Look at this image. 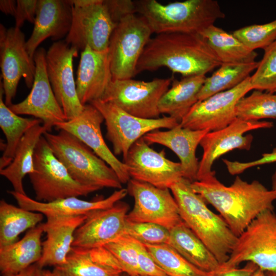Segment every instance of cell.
<instances>
[{"instance_id": "obj_7", "label": "cell", "mask_w": 276, "mask_h": 276, "mask_svg": "<svg viewBox=\"0 0 276 276\" xmlns=\"http://www.w3.org/2000/svg\"><path fill=\"white\" fill-rule=\"evenodd\" d=\"M251 262L265 272L276 273V214L273 210L259 215L238 237L224 268Z\"/></svg>"}, {"instance_id": "obj_10", "label": "cell", "mask_w": 276, "mask_h": 276, "mask_svg": "<svg viewBox=\"0 0 276 276\" xmlns=\"http://www.w3.org/2000/svg\"><path fill=\"white\" fill-rule=\"evenodd\" d=\"M173 80V78H155L148 82L133 79L112 80L100 100L112 103L137 117L159 118L158 103Z\"/></svg>"}, {"instance_id": "obj_23", "label": "cell", "mask_w": 276, "mask_h": 276, "mask_svg": "<svg viewBox=\"0 0 276 276\" xmlns=\"http://www.w3.org/2000/svg\"><path fill=\"white\" fill-rule=\"evenodd\" d=\"M20 208L25 210L39 212L46 217L54 216L71 217L87 215L95 211L110 208L128 194L127 189L116 190L105 198L86 201L77 197H70L49 202H43L33 199L27 195L14 191H8Z\"/></svg>"}, {"instance_id": "obj_53", "label": "cell", "mask_w": 276, "mask_h": 276, "mask_svg": "<svg viewBox=\"0 0 276 276\" xmlns=\"http://www.w3.org/2000/svg\"><path fill=\"white\" fill-rule=\"evenodd\" d=\"M275 94L276 95V92L275 93Z\"/></svg>"}, {"instance_id": "obj_50", "label": "cell", "mask_w": 276, "mask_h": 276, "mask_svg": "<svg viewBox=\"0 0 276 276\" xmlns=\"http://www.w3.org/2000/svg\"><path fill=\"white\" fill-rule=\"evenodd\" d=\"M272 190L276 192V170L271 177Z\"/></svg>"}, {"instance_id": "obj_16", "label": "cell", "mask_w": 276, "mask_h": 276, "mask_svg": "<svg viewBox=\"0 0 276 276\" xmlns=\"http://www.w3.org/2000/svg\"><path fill=\"white\" fill-rule=\"evenodd\" d=\"M72 22L65 41L82 51L88 45L97 51L108 50L117 25L111 19L103 0L84 6H71Z\"/></svg>"}, {"instance_id": "obj_12", "label": "cell", "mask_w": 276, "mask_h": 276, "mask_svg": "<svg viewBox=\"0 0 276 276\" xmlns=\"http://www.w3.org/2000/svg\"><path fill=\"white\" fill-rule=\"evenodd\" d=\"M26 44L25 34L19 28L8 29L0 24V66L7 106L12 104L21 77L28 88L32 87L33 83L35 65Z\"/></svg>"}, {"instance_id": "obj_39", "label": "cell", "mask_w": 276, "mask_h": 276, "mask_svg": "<svg viewBox=\"0 0 276 276\" xmlns=\"http://www.w3.org/2000/svg\"><path fill=\"white\" fill-rule=\"evenodd\" d=\"M144 244H168L170 230L150 222H135L126 220L124 234Z\"/></svg>"}, {"instance_id": "obj_34", "label": "cell", "mask_w": 276, "mask_h": 276, "mask_svg": "<svg viewBox=\"0 0 276 276\" xmlns=\"http://www.w3.org/2000/svg\"><path fill=\"white\" fill-rule=\"evenodd\" d=\"M59 276H121L122 273L98 263L88 249L72 247L66 262L53 269Z\"/></svg>"}, {"instance_id": "obj_21", "label": "cell", "mask_w": 276, "mask_h": 276, "mask_svg": "<svg viewBox=\"0 0 276 276\" xmlns=\"http://www.w3.org/2000/svg\"><path fill=\"white\" fill-rule=\"evenodd\" d=\"M72 22V8L68 0H38L32 33L26 41V49L34 60L38 47L51 38L59 41L68 34Z\"/></svg>"}, {"instance_id": "obj_8", "label": "cell", "mask_w": 276, "mask_h": 276, "mask_svg": "<svg viewBox=\"0 0 276 276\" xmlns=\"http://www.w3.org/2000/svg\"><path fill=\"white\" fill-rule=\"evenodd\" d=\"M153 32L146 19L136 14L122 20L110 38L108 51L112 80L132 79Z\"/></svg>"}, {"instance_id": "obj_30", "label": "cell", "mask_w": 276, "mask_h": 276, "mask_svg": "<svg viewBox=\"0 0 276 276\" xmlns=\"http://www.w3.org/2000/svg\"><path fill=\"white\" fill-rule=\"evenodd\" d=\"M0 83V127L6 139L5 148L0 159L2 170L12 162L17 147L26 132L42 121L36 118H22L13 112L3 100L4 90L1 80Z\"/></svg>"}, {"instance_id": "obj_15", "label": "cell", "mask_w": 276, "mask_h": 276, "mask_svg": "<svg viewBox=\"0 0 276 276\" xmlns=\"http://www.w3.org/2000/svg\"><path fill=\"white\" fill-rule=\"evenodd\" d=\"M164 149L157 152L143 137L130 148L123 158L131 179L160 188H170L183 177L181 164L167 158Z\"/></svg>"}, {"instance_id": "obj_4", "label": "cell", "mask_w": 276, "mask_h": 276, "mask_svg": "<svg viewBox=\"0 0 276 276\" xmlns=\"http://www.w3.org/2000/svg\"><path fill=\"white\" fill-rule=\"evenodd\" d=\"M136 13L153 33L200 34L225 15L216 0H187L164 5L156 0L135 1Z\"/></svg>"}, {"instance_id": "obj_19", "label": "cell", "mask_w": 276, "mask_h": 276, "mask_svg": "<svg viewBox=\"0 0 276 276\" xmlns=\"http://www.w3.org/2000/svg\"><path fill=\"white\" fill-rule=\"evenodd\" d=\"M104 121L98 109L88 103L78 116L57 123L55 127L78 137L114 170L122 184L127 183L131 178L125 165L110 150L103 136L101 124Z\"/></svg>"}, {"instance_id": "obj_40", "label": "cell", "mask_w": 276, "mask_h": 276, "mask_svg": "<svg viewBox=\"0 0 276 276\" xmlns=\"http://www.w3.org/2000/svg\"><path fill=\"white\" fill-rule=\"evenodd\" d=\"M117 259L129 276L140 274L135 240L123 235L104 246Z\"/></svg>"}, {"instance_id": "obj_35", "label": "cell", "mask_w": 276, "mask_h": 276, "mask_svg": "<svg viewBox=\"0 0 276 276\" xmlns=\"http://www.w3.org/2000/svg\"><path fill=\"white\" fill-rule=\"evenodd\" d=\"M151 257L168 276H212V272L195 267L168 244H144Z\"/></svg>"}, {"instance_id": "obj_6", "label": "cell", "mask_w": 276, "mask_h": 276, "mask_svg": "<svg viewBox=\"0 0 276 276\" xmlns=\"http://www.w3.org/2000/svg\"><path fill=\"white\" fill-rule=\"evenodd\" d=\"M33 172L29 174L35 200L49 202L70 197L86 196L101 189L80 183L70 175L41 136L34 154Z\"/></svg>"}, {"instance_id": "obj_31", "label": "cell", "mask_w": 276, "mask_h": 276, "mask_svg": "<svg viewBox=\"0 0 276 276\" xmlns=\"http://www.w3.org/2000/svg\"><path fill=\"white\" fill-rule=\"evenodd\" d=\"M43 215L0 201V247L18 240L19 236L41 223Z\"/></svg>"}, {"instance_id": "obj_17", "label": "cell", "mask_w": 276, "mask_h": 276, "mask_svg": "<svg viewBox=\"0 0 276 276\" xmlns=\"http://www.w3.org/2000/svg\"><path fill=\"white\" fill-rule=\"evenodd\" d=\"M271 122L245 120L237 118L220 130L208 132L201 140L203 150L199 163L197 180H201L215 173L212 169L214 162L222 155L234 149L249 150L253 140L251 134L244 135L251 130L270 128Z\"/></svg>"}, {"instance_id": "obj_25", "label": "cell", "mask_w": 276, "mask_h": 276, "mask_svg": "<svg viewBox=\"0 0 276 276\" xmlns=\"http://www.w3.org/2000/svg\"><path fill=\"white\" fill-rule=\"evenodd\" d=\"M47 218L43 223L46 239L42 242V256L36 263L41 268L58 266L66 262L67 257L73 247L74 234L84 222L87 215Z\"/></svg>"}, {"instance_id": "obj_28", "label": "cell", "mask_w": 276, "mask_h": 276, "mask_svg": "<svg viewBox=\"0 0 276 276\" xmlns=\"http://www.w3.org/2000/svg\"><path fill=\"white\" fill-rule=\"evenodd\" d=\"M168 245L203 271L214 272L220 266L213 253L183 221L170 230Z\"/></svg>"}, {"instance_id": "obj_32", "label": "cell", "mask_w": 276, "mask_h": 276, "mask_svg": "<svg viewBox=\"0 0 276 276\" xmlns=\"http://www.w3.org/2000/svg\"><path fill=\"white\" fill-rule=\"evenodd\" d=\"M200 34L208 40L222 63H246L255 61L258 53L253 51L233 34L214 25Z\"/></svg>"}, {"instance_id": "obj_9", "label": "cell", "mask_w": 276, "mask_h": 276, "mask_svg": "<svg viewBox=\"0 0 276 276\" xmlns=\"http://www.w3.org/2000/svg\"><path fill=\"white\" fill-rule=\"evenodd\" d=\"M102 114L106 127L107 139L115 155L124 158L131 146L147 133L160 128L172 129L179 124L175 119L166 116L144 119L131 115L114 104L100 100L91 102Z\"/></svg>"}, {"instance_id": "obj_42", "label": "cell", "mask_w": 276, "mask_h": 276, "mask_svg": "<svg viewBox=\"0 0 276 276\" xmlns=\"http://www.w3.org/2000/svg\"><path fill=\"white\" fill-rule=\"evenodd\" d=\"M112 21L117 25L125 17L136 13L135 1L131 0H103Z\"/></svg>"}, {"instance_id": "obj_3", "label": "cell", "mask_w": 276, "mask_h": 276, "mask_svg": "<svg viewBox=\"0 0 276 276\" xmlns=\"http://www.w3.org/2000/svg\"><path fill=\"white\" fill-rule=\"evenodd\" d=\"M190 180L182 178L170 188L182 221L204 243L220 265L229 258L237 240L224 219L213 212L194 192Z\"/></svg>"}, {"instance_id": "obj_49", "label": "cell", "mask_w": 276, "mask_h": 276, "mask_svg": "<svg viewBox=\"0 0 276 276\" xmlns=\"http://www.w3.org/2000/svg\"><path fill=\"white\" fill-rule=\"evenodd\" d=\"M251 276H266L265 272L258 268Z\"/></svg>"}, {"instance_id": "obj_26", "label": "cell", "mask_w": 276, "mask_h": 276, "mask_svg": "<svg viewBox=\"0 0 276 276\" xmlns=\"http://www.w3.org/2000/svg\"><path fill=\"white\" fill-rule=\"evenodd\" d=\"M43 233V223H40L28 230L20 240L0 247L2 275L18 273L40 260L42 252Z\"/></svg>"}, {"instance_id": "obj_45", "label": "cell", "mask_w": 276, "mask_h": 276, "mask_svg": "<svg viewBox=\"0 0 276 276\" xmlns=\"http://www.w3.org/2000/svg\"><path fill=\"white\" fill-rule=\"evenodd\" d=\"M258 268L255 264L251 262H247L242 268H224L220 266L217 270L212 272V276H251Z\"/></svg>"}, {"instance_id": "obj_1", "label": "cell", "mask_w": 276, "mask_h": 276, "mask_svg": "<svg viewBox=\"0 0 276 276\" xmlns=\"http://www.w3.org/2000/svg\"><path fill=\"white\" fill-rule=\"evenodd\" d=\"M195 192L220 213L233 233L238 237L261 213L273 210L276 192L258 180L248 182L236 176L226 186L213 174L191 182Z\"/></svg>"}, {"instance_id": "obj_41", "label": "cell", "mask_w": 276, "mask_h": 276, "mask_svg": "<svg viewBox=\"0 0 276 276\" xmlns=\"http://www.w3.org/2000/svg\"><path fill=\"white\" fill-rule=\"evenodd\" d=\"M135 244L140 274L148 276H168L156 263L144 244L136 240Z\"/></svg>"}, {"instance_id": "obj_44", "label": "cell", "mask_w": 276, "mask_h": 276, "mask_svg": "<svg viewBox=\"0 0 276 276\" xmlns=\"http://www.w3.org/2000/svg\"><path fill=\"white\" fill-rule=\"evenodd\" d=\"M38 0H17L15 15V26L20 28L25 21L34 23Z\"/></svg>"}, {"instance_id": "obj_18", "label": "cell", "mask_w": 276, "mask_h": 276, "mask_svg": "<svg viewBox=\"0 0 276 276\" xmlns=\"http://www.w3.org/2000/svg\"><path fill=\"white\" fill-rule=\"evenodd\" d=\"M45 49L38 48L34 56L35 71L30 94L21 102L8 106L15 113L40 120L50 132L57 123L67 121L53 92L46 69Z\"/></svg>"}, {"instance_id": "obj_22", "label": "cell", "mask_w": 276, "mask_h": 276, "mask_svg": "<svg viewBox=\"0 0 276 276\" xmlns=\"http://www.w3.org/2000/svg\"><path fill=\"white\" fill-rule=\"evenodd\" d=\"M112 80L108 50L97 51L87 45L81 53L76 80L81 103L101 100Z\"/></svg>"}, {"instance_id": "obj_29", "label": "cell", "mask_w": 276, "mask_h": 276, "mask_svg": "<svg viewBox=\"0 0 276 276\" xmlns=\"http://www.w3.org/2000/svg\"><path fill=\"white\" fill-rule=\"evenodd\" d=\"M47 131L49 132L48 129L40 124L28 130L21 139L11 164L0 170V174L11 183L15 192L26 195L23 179L27 174L33 172L35 148L40 137Z\"/></svg>"}, {"instance_id": "obj_46", "label": "cell", "mask_w": 276, "mask_h": 276, "mask_svg": "<svg viewBox=\"0 0 276 276\" xmlns=\"http://www.w3.org/2000/svg\"><path fill=\"white\" fill-rule=\"evenodd\" d=\"M17 2L14 0H1L0 10L6 15L14 17L16 9Z\"/></svg>"}, {"instance_id": "obj_36", "label": "cell", "mask_w": 276, "mask_h": 276, "mask_svg": "<svg viewBox=\"0 0 276 276\" xmlns=\"http://www.w3.org/2000/svg\"><path fill=\"white\" fill-rule=\"evenodd\" d=\"M236 112L237 118L245 120L276 119V95L255 90L240 100Z\"/></svg>"}, {"instance_id": "obj_48", "label": "cell", "mask_w": 276, "mask_h": 276, "mask_svg": "<svg viewBox=\"0 0 276 276\" xmlns=\"http://www.w3.org/2000/svg\"><path fill=\"white\" fill-rule=\"evenodd\" d=\"M35 276H59V275L54 270L53 271H51L48 269H45L44 268H39L37 266V268L35 272Z\"/></svg>"}, {"instance_id": "obj_20", "label": "cell", "mask_w": 276, "mask_h": 276, "mask_svg": "<svg viewBox=\"0 0 276 276\" xmlns=\"http://www.w3.org/2000/svg\"><path fill=\"white\" fill-rule=\"evenodd\" d=\"M129 205L119 201L113 206L87 215L74 234L73 247H104L124 234Z\"/></svg>"}, {"instance_id": "obj_43", "label": "cell", "mask_w": 276, "mask_h": 276, "mask_svg": "<svg viewBox=\"0 0 276 276\" xmlns=\"http://www.w3.org/2000/svg\"><path fill=\"white\" fill-rule=\"evenodd\" d=\"M222 160L228 172L233 175H237L254 167L276 163V148H273L271 152L263 153L260 158L251 162H240L226 159H223Z\"/></svg>"}, {"instance_id": "obj_52", "label": "cell", "mask_w": 276, "mask_h": 276, "mask_svg": "<svg viewBox=\"0 0 276 276\" xmlns=\"http://www.w3.org/2000/svg\"><path fill=\"white\" fill-rule=\"evenodd\" d=\"M132 276H148V275L137 274V275H132Z\"/></svg>"}, {"instance_id": "obj_24", "label": "cell", "mask_w": 276, "mask_h": 276, "mask_svg": "<svg viewBox=\"0 0 276 276\" xmlns=\"http://www.w3.org/2000/svg\"><path fill=\"white\" fill-rule=\"evenodd\" d=\"M209 131L192 130L179 124L166 131H152L145 134L143 138L149 145L158 144L173 151L180 160L183 178L192 182L197 180L199 168L196 149Z\"/></svg>"}, {"instance_id": "obj_33", "label": "cell", "mask_w": 276, "mask_h": 276, "mask_svg": "<svg viewBox=\"0 0 276 276\" xmlns=\"http://www.w3.org/2000/svg\"><path fill=\"white\" fill-rule=\"evenodd\" d=\"M259 64V61H256L246 63H222L211 76L206 78L198 94V101L237 86L250 76Z\"/></svg>"}, {"instance_id": "obj_5", "label": "cell", "mask_w": 276, "mask_h": 276, "mask_svg": "<svg viewBox=\"0 0 276 276\" xmlns=\"http://www.w3.org/2000/svg\"><path fill=\"white\" fill-rule=\"evenodd\" d=\"M55 155L72 177L83 185L121 189L122 183L114 170L78 137L63 130L43 135Z\"/></svg>"}, {"instance_id": "obj_47", "label": "cell", "mask_w": 276, "mask_h": 276, "mask_svg": "<svg viewBox=\"0 0 276 276\" xmlns=\"http://www.w3.org/2000/svg\"><path fill=\"white\" fill-rule=\"evenodd\" d=\"M36 268L37 265L35 264L18 273L14 274H2V276H35Z\"/></svg>"}, {"instance_id": "obj_51", "label": "cell", "mask_w": 276, "mask_h": 276, "mask_svg": "<svg viewBox=\"0 0 276 276\" xmlns=\"http://www.w3.org/2000/svg\"><path fill=\"white\" fill-rule=\"evenodd\" d=\"M266 276H276V273L271 272H265Z\"/></svg>"}, {"instance_id": "obj_11", "label": "cell", "mask_w": 276, "mask_h": 276, "mask_svg": "<svg viewBox=\"0 0 276 276\" xmlns=\"http://www.w3.org/2000/svg\"><path fill=\"white\" fill-rule=\"evenodd\" d=\"M127 191L134 205L127 215L128 221L150 222L170 230L183 222L177 202L170 189L130 179Z\"/></svg>"}, {"instance_id": "obj_27", "label": "cell", "mask_w": 276, "mask_h": 276, "mask_svg": "<svg viewBox=\"0 0 276 276\" xmlns=\"http://www.w3.org/2000/svg\"><path fill=\"white\" fill-rule=\"evenodd\" d=\"M204 75L183 77L180 80L173 79L171 87L158 103L160 114H166L179 123L191 108L198 101V94L205 81Z\"/></svg>"}, {"instance_id": "obj_14", "label": "cell", "mask_w": 276, "mask_h": 276, "mask_svg": "<svg viewBox=\"0 0 276 276\" xmlns=\"http://www.w3.org/2000/svg\"><path fill=\"white\" fill-rule=\"evenodd\" d=\"M78 50L65 40L54 42L46 52V69L55 96L67 120L81 113L83 105L78 98L74 77L73 59Z\"/></svg>"}, {"instance_id": "obj_37", "label": "cell", "mask_w": 276, "mask_h": 276, "mask_svg": "<svg viewBox=\"0 0 276 276\" xmlns=\"http://www.w3.org/2000/svg\"><path fill=\"white\" fill-rule=\"evenodd\" d=\"M262 59L251 77L253 89L276 92V39L264 49Z\"/></svg>"}, {"instance_id": "obj_13", "label": "cell", "mask_w": 276, "mask_h": 276, "mask_svg": "<svg viewBox=\"0 0 276 276\" xmlns=\"http://www.w3.org/2000/svg\"><path fill=\"white\" fill-rule=\"evenodd\" d=\"M253 89L249 76L237 86L198 101L182 119L181 126L210 131L223 129L237 118L236 108L240 100Z\"/></svg>"}, {"instance_id": "obj_2", "label": "cell", "mask_w": 276, "mask_h": 276, "mask_svg": "<svg viewBox=\"0 0 276 276\" xmlns=\"http://www.w3.org/2000/svg\"><path fill=\"white\" fill-rule=\"evenodd\" d=\"M222 64L206 39L199 33L157 34L138 62L137 74L166 67L183 77L204 75Z\"/></svg>"}, {"instance_id": "obj_38", "label": "cell", "mask_w": 276, "mask_h": 276, "mask_svg": "<svg viewBox=\"0 0 276 276\" xmlns=\"http://www.w3.org/2000/svg\"><path fill=\"white\" fill-rule=\"evenodd\" d=\"M232 34L250 49H264L276 39V19L261 25L245 26Z\"/></svg>"}]
</instances>
